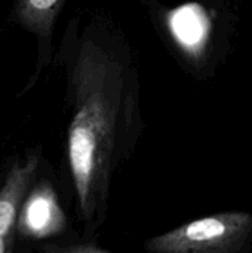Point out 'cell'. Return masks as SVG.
<instances>
[{"label": "cell", "instance_id": "6da1fadb", "mask_svg": "<svg viewBox=\"0 0 252 253\" xmlns=\"http://www.w3.org/2000/svg\"><path fill=\"white\" fill-rule=\"evenodd\" d=\"M67 68V161L85 231L103 224L110 187L143 127L136 59L111 21H69L62 41Z\"/></svg>", "mask_w": 252, "mask_h": 253}, {"label": "cell", "instance_id": "5b68a950", "mask_svg": "<svg viewBox=\"0 0 252 253\" xmlns=\"http://www.w3.org/2000/svg\"><path fill=\"white\" fill-rule=\"evenodd\" d=\"M57 204L48 185L35 188L19 215L21 231L31 237H46L58 231L63 225V216Z\"/></svg>", "mask_w": 252, "mask_h": 253}, {"label": "cell", "instance_id": "8992f818", "mask_svg": "<svg viewBox=\"0 0 252 253\" xmlns=\"http://www.w3.org/2000/svg\"><path fill=\"white\" fill-rule=\"evenodd\" d=\"M43 251L51 253H105L108 250L93 244H72L71 246H44Z\"/></svg>", "mask_w": 252, "mask_h": 253}, {"label": "cell", "instance_id": "52a82bcc", "mask_svg": "<svg viewBox=\"0 0 252 253\" xmlns=\"http://www.w3.org/2000/svg\"><path fill=\"white\" fill-rule=\"evenodd\" d=\"M10 244H11V237L0 235V253H5L9 251Z\"/></svg>", "mask_w": 252, "mask_h": 253}, {"label": "cell", "instance_id": "3957f363", "mask_svg": "<svg viewBox=\"0 0 252 253\" xmlns=\"http://www.w3.org/2000/svg\"><path fill=\"white\" fill-rule=\"evenodd\" d=\"M67 0H15L12 19L17 25L31 32L37 40L39 62L35 77L48 66L52 58L56 20Z\"/></svg>", "mask_w": 252, "mask_h": 253}, {"label": "cell", "instance_id": "277c9868", "mask_svg": "<svg viewBox=\"0 0 252 253\" xmlns=\"http://www.w3.org/2000/svg\"><path fill=\"white\" fill-rule=\"evenodd\" d=\"M40 160L39 153H31L7 170L0 188V235L11 237L25 198L37 175Z\"/></svg>", "mask_w": 252, "mask_h": 253}, {"label": "cell", "instance_id": "7a4b0ae2", "mask_svg": "<svg viewBox=\"0 0 252 253\" xmlns=\"http://www.w3.org/2000/svg\"><path fill=\"white\" fill-rule=\"evenodd\" d=\"M251 244V212L225 211L151 237L145 249L151 253H242Z\"/></svg>", "mask_w": 252, "mask_h": 253}]
</instances>
